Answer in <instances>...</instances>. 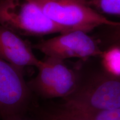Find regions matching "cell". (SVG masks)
I'll list each match as a JSON object with an SVG mask.
<instances>
[{
	"instance_id": "cell-4",
	"label": "cell",
	"mask_w": 120,
	"mask_h": 120,
	"mask_svg": "<svg viewBox=\"0 0 120 120\" xmlns=\"http://www.w3.org/2000/svg\"><path fill=\"white\" fill-rule=\"evenodd\" d=\"M38 73L27 84L31 91L43 98H64L77 89L81 76L64 60L45 56L37 67Z\"/></svg>"
},
{
	"instance_id": "cell-11",
	"label": "cell",
	"mask_w": 120,
	"mask_h": 120,
	"mask_svg": "<svg viewBox=\"0 0 120 120\" xmlns=\"http://www.w3.org/2000/svg\"><path fill=\"white\" fill-rule=\"evenodd\" d=\"M45 120H79L76 118L67 116L66 115L60 113L57 111L48 114L45 117Z\"/></svg>"
},
{
	"instance_id": "cell-10",
	"label": "cell",
	"mask_w": 120,
	"mask_h": 120,
	"mask_svg": "<svg viewBox=\"0 0 120 120\" xmlns=\"http://www.w3.org/2000/svg\"><path fill=\"white\" fill-rule=\"evenodd\" d=\"M98 13L120 16V0H82Z\"/></svg>"
},
{
	"instance_id": "cell-1",
	"label": "cell",
	"mask_w": 120,
	"mask_h": 120,
	"mask_svg": "<svg viewBox=\"0 0 120 120\" xmlns=\"http://www.w3.org/2000/svg\"><path fill=\"white\" fill-rule=\"evenodd\" d=\"M55 25L66 32H88L98 26L118 23L107 19L82 0H33Z\"/></svg>"
},
{
	"instance_id": "cell-6",
	"label": "cell",
	"mask_w": 120,
	"mask_h": 120,
	"mask_svg": "<svg viewBox=\"0 0 120 120\" xmlns=\"http://www.w3.org/2000/svg\"><path fill=\"white\" fill-rule=\"evenodd\" d=\"M31 92L23 71L0 57V118L3 120L25 111Z\"/></svg>"
},
{
	"instance_id": "cell-12",
	"label": "cell",
	"mask_w": 120,
	"mask_h": 120,
	"mask_svg": "<svg viewBox=\"0 0 120 120\" xmlns=\"http://www.w3.org/2000/svg\"><path fill=\"white\" fill-rule=\"evenodd\" d=\"M111 27L113 28V41L115 42V45H120V21H118V23L116 26Z\"/></svg>"
},
{
	"instance_id": "cell-7",
	"label": "cell",
	"mask_w": 120,
	"mask_h": 120,
	"mask_svg": "<svg viewBox=\"0 0 120 120\" xmlns=\"http://www.w3.org/2000/svg\"><path fill=\"white\" fill-rule=\"evenodd\" d=\"M0 57L21 71L25 67L37 68L41 62L30 45L19 34L0 25Z\"/></svg>"
},
{
	"instance_id": "cell-13",
	"label": "cell",
	"mask_w": 120,
	"mask_h": 120,
	"mask_svg": "<svg viewBox=\"0 0 120 120\" xmlns=\"http://www.w3.org/2000/svg\"><path fill=\"white\" fill-rule=\"evenodd\" d=\"M3 120H26L24 119L21 116V115H13V116H9L8 117H6Z\"/></svg>"
},
{
	"instance_id": "cell-2",
	"label": "cell",
	"mask_w": 120,
	"mask_h": 120,
	"mask_svg": "<svg viewBox=\"0 0 120 120\" xmlns=\"http://www.w3.org/2000/svg\"><path fill=\"white\" fill-rule=\"evenodd\" d=\"M67 107L94 111L120 108V78L103 71L81 77L77 89L64 99Z\"/></svg>"
},
{
	"instance_id": "cell-5",
	"label": "cell",
	"mask_w": 120,
	"mask_h": 120,
	"mask_svg": "<svg viewBox=\"0 0 120 120\" xmlns=\"http://www.w3.org/2000/svg\"><path fill=\"white\" fill-rule=\"evenodd\" d=\"M32 48L45 56L65 60L68 58L86 59L100 56L102 52L97 42L87 32L82 31H69L52 38L42 40Z\"/></svg>"
},
{
	"instance_id": "cell-8",
	"label": "cell",
	"mask_w": 120,
	"mask_h": 120,
	"mask_svg": "<svg viewBox=\"0 0 120 120\" xmlns=\"http://www.w3.org/2000/svg\"><path fill=\"white\" fill-rule=\"evenodd\" d=\"M57 111L79 120H120V108L106 111L77 109L62 105Z\"/></svg>"
},
{
	"instance_id": "cell-3",
	"label": "cell",
	"mask_w": 120,
	"mask_h": 120,
	"mask_svg": "<svg viewBox=\"0 0 120 120\" xmlns=\"http://www.w3.org/2000/svg\"><path fill=\"white\" fill-rule=\"evenodd\" d=\"M0 25L19 35L28 36L66 32L33 0H0Z\"/></svg>"
},
{
	"instance_id": "cell-9",
	"label": "cell",
	"mask_w": 120,
	"mask_h": 120,
	"mask_svg": "<svg viewBox=\"0 0 120 120\" xmlns=\"http://www.w3.org/2000/svg\"><path fill=\"white\" fill-rule=\"evenodd\" d=\"M100 56L103 71L120 78V45H112L102 52Z\"/></svg>"
}]
</instances>
